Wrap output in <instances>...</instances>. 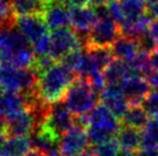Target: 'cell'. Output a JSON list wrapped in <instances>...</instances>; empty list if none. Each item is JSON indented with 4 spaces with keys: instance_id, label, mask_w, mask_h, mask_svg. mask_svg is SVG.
I'll use <instances>...</instances> for the list:
<instances>
[{
    "instance_id": "1",
    "label": "cell",
    "mask_w": 158,
    "mask_h": 156,
    "mask_svg": "<svg viewBox=\"0 0 158 156\" xmlns=\"http://www.w3.org/2000/svg\"><path fill=\"white\" fill-rule=\"evenodd\" d=\"M76 78V74L68 69L66 65L56 63L40 76L36 90L45 103H56L64 100L67 91Z\"/></svg>"
},
{
    "instance_id": "2",
    "label": "cell",
    "mask_w": 158,
    "mask_h": 156,
    "mask_svg": "<svg viewBox=\"0 0 158 156\" xmlns=\"http://www.w3.org/2000/svg\"><path fill=\"white\" fill-rule=\"evenodd\" d=\"M87 117V135L89 143L97 146L113 140L121 129V121L114 116L112 111L103 103L97 104Z\"/></svg>"
},
{
    "instance_id": "3",
    "label": "cell",
    "mask_w": 158,
    "mask_h": 156,
    "mask_svg": "<svg viewBox=\"0 0 158 156\" xmlns=\"http://www.w3.org/2000/svg\"><path fill=\"white\" fill-rule=\"evenodd\" d=\"M99 99L101 96L92 88L89 80L76 78V80L67 91L64 102L70 113L77 117L90 113L98 104Z\"/></svg>"
},
{
    "instance_id": "4",
    "label": "cell",
    "mask_w": 158,
    "mask_h": 156,
    "mask_svg": "<svg viewBox=\"0 0 158 156\" xmlns=\"http://www.w3.org/2000/svg\"><path fill=\"white\" fill-rule=\"evenodd\" d=\"M38 75L31 68H16L10 64L0 67V86L4 91L26 93L36 90Z\"/></svg>"
},
{
    "instance_id": "5",
    "label": "cell",
    "mask_w": 158,
    "mask_h": 156,
    "mask_svg": "<svg viewBox=\"0 0 158 156\" xmlns=\"http://www.w3.org/2000/svg\"><path fill=\"white\" fill-rule=\"evenodd\" d=\"M88 35H81L68 28L52 31L50 36V55L56 61H61L68 53L87 47Z\"/></svg>"
},
{
    "instance_id": "6",
    "label": "cell",
    "mask_w": 158,
    "mask_h": 156,
    "mask_svg": "<svg viewBox=\"0 0 158 156\" xmlns=\"http://www.w3.org/2000/svg\"><path fill=\"white\" fill-rule=\"evenodd\" d=\"M0 48L4 54V63H6L21 53L31 51L32 45L14 23L0 30Z\"/></svg>"
},
{
    "instance_id": "7",
    "label": "cell",
    "mask_w": 158,
    "mask_h": 156,
    "mask_svg": "<svg viewBox=\"0 0 158 156\" xmlns=\"http://www.w3.org/2000/svg\"><path fill=\"white\" fill-rule=\"evenodd\" d=\"M74 124L75 118L73 114L67 108L64 100H61L56 103L50 104L45 122L42 126L46 127L48 130H50L52 133L61 139L62 135H66L74 126Z\"/></svg>"
},
{
    "instance_id": "8",
    "label": "cell",
    "mask_w": 158,
    "mask_h": 156,
    "mask_svg": "<svg viewBox=\"0 0 158 156\" xmlns=\"http://www.w3.org/2000/svg\"><path fill=\"white\" fill-rule=\"evenodd\" d=\"M120 35V28L112 18L98 20L89 31L85 48L111 47Z\"/></svg>"
},
{
    "instance_id": "9",
    "label": "cell",
    "mask_w": 158,
    "mask_h": 156,
    "mask_svg": "<svg viewBox=\"0 0 158 156\" xmlns=\"http://www.w3.org/2000/svg\"><path fill=\"white\" fill-rule=\"evenodd\" d=\"M15 26L22 32L31 45L48 37V26L42 14L15 18Z\"/></svg>"
},
{
    "instance_id": "10",
    "label": "cell",
    "mask_w": 158,
    "mask_h": 156,
    "mask_svg": "<svg viewBox=\"0 0 158 156\" xmlns=\"http://www.w3.org/2000/svg\"><path fill=\"white\" fill-rule=\"evenodd\" d=\"M89 145L85 127L74 125L60 139V153L64 156H76L87 149Z\"/></svg>"
},
{
    "instance_id": "11",
    "label": "cell",
    "mask_w": 158,
    "mask_h": 156,
    "mask_svg": "<svg viewBox=\"0 0 158 156\" xmlns=\"http://www.w3.org/2000/svg\"><path fill=\"white\" fill-rule=\"evenodd\" d=\"M48 29L52 31L67 28L70 24L69 7L65 1L60 0H48L45 10L43 13Z\"/></svg>"
},
{
    "instance_id": "12",
    "label": "cell",
    "mask_w": 158,
    "mask_h": 156,
    "mask_svg": "<svg viewBox=\"0 0 158 156\" xmlns=\"http://www.w3.org/2000/svg\"><path fill=\"white\" fill-rule=\"evenodd\" d=\"M36 129H38V125L34 114L26 109L7 119L6 133L9 138H26L32 135Z\"/></svg>"
},
{
    "instance_id": "13",
    "label": "cell",
    "mask_w": 158,
    "mask_h": 156,
    "mask_svg": "<svg viewBox=\"0 0 158 156\" xmlns=\"http://www.w3.org/2000/svg\"><path fill=\"white\" fill-rule=\"evenodd\" d=\"M120 87L123 90V96H126L131 106H140L150 92V84L148 79L142 76H132L125 79Z\"/></svg>"
},
{
    "instance_id": "14",
    "label": "cell",
    "mask_w": 158,
    "mask_h": 156,
    "mask_svg": "<svg viewBox=\"0 0 158 156\" xmlns=\"http://www.w3.org/2000/svg\"><path fill=\"white\" fill-rule=\"evenodd\" d=\"M102 103L110 109L114 116L121 119L129 109V102L123 96L120 85H107L101 93Z\"/></svg>"
},
{
    "instance_id": "15",
    "label": "cell",
    "mask_w": 158,
    "mask_h": 156,
    "mask_svg": "<svg viewBox=\"0 0 158 156\" xmlns=\"http://www.w3.org/2000/svg\"><path fill=\"white\" fill-rule=\"evenodd\" d=\"M70 12V25L77 33L88 35L92 26L98 21L96 12L90 7H72Z\"/></svg>"
},
{
    "instance_id": "16",
    "label": "cell",
    "mask_w": 158,
    "mask_h": 156,
    "mask_svg": "<svg viewBox=\"0 0 158 156\" xmlns=\"http://www.w3.org/2000/svg\"><path fill=\"white\" fill-rule=\"evenodd\" d=\"M27 109V102L22 93L1 91L0 93V116L8 119Z\"/></svg>"
},
{
    "instance_id": "17",
    "label": "cell",
    "mask_w": 158,
    "mask_h": 156,
    "mask_svg": "<svg viewBox=\"0 0 158 156\" xmlns=\"http://www.w3.org/2000/svg\"><path fill=\"white\" fill-rule=\"evenodd\" d=\"M111 51L114 59L125 61V62L133 61L141 52L136 39L121 35L111 46Z\"/></svg>"
},
{
    "instance_id": "18",
    "label": "cell",
    "mask_w": 158,
    "mask_h": 156,
    "mask_svg": "<svg viewBox=\"0 0 158 156\" xmlns=\"http://www.w3.org/2000/svg\"><path fill=\"white\" fill-rule=\"evenodd\" d=\"M107 85H120L127 78L135 76L129 62L121 60H113L103 71Z\"/></svg>"
},
{
    "instance_id": "19",
    "label": "cell",
    "mask_w": 158,
    "mask_h": 156,
    "mask_svg": "<svg viewBox=\"0 0 158 156\" xmlns=\"http://www.w3.org/2000/svg\"><path fill=\"white\" fill-rule=\"evenodd\" d=\"M48 0H9V6L15 18L44 13Z\"/></svg>"
},
{
    "instance_id": "20",
    "label": "cell",
    "mask_w": 158,
    "mask_h": 156,
    "mask_svg": "<svg viewBox=\"0 0 158 156\" xmlns=\"http://www.w3.org/2000/svg\"><path fill=\"white\" fill-rule=\"evenodd\" d=\"M117 141L123 150L137 152L142 147V132L134 127L123 125L117 135Z\"/></svg>"
},
{
    "instance_id": "21",
    "label": "cell",
    "mask_w": 158,
    "mask_h": 156,
    "mask_svg": "<svg viewBox=\"0 0 158 156\" xmlns=\"http://www.w3.org/2000/svg\"><path fill=\"white\" fill-rule=\"evenodd\" d=\"M121 124L125 126L134 127L136 130L144 129L149 123V114L145 111L142 106H132L120 119Z\"/></svg>"
},
{
    "instance_id": "22",
    "label": "cell",
    "mask_w": 158,
    "mask_h": 156,
    "mask_svg": "<svg viewBox=\"0 0 158 156\" xmlns=\"http://www.w3.org/2000/svg\"><path fill=\"white\" fill-rule=\"evenodd\" d=\"M30 139L26 138H9L5 142L4 147L0 149V156H24L30 150Z\"/></svg>"
},
{
    "instance_id": "23",
    "label": "cell",
    "mask_w": 158,
    "mask_h": 156,
    "mask_svg": "<svg viewBox=\"0 0 158 156\" xmlns=\"http://www.w3.org/2000/svg\"><path fill=\"white\" fill-rule=\"evenodd\" d=\"M120 2L125 16L123 23H133L137 21L143 14L148 12V5L145 0H123Z\"/></svg>"
},
{
    "instance_id": "24",
    "label": "cell",
    "mask_w": 158,
    "mask_h": 156,
    "mask_svg": "<svg viewBox=\"0 0 158 156\" xmlns=\"http://www.w3.org/2000/svg\"><path fill=\"white\" fill-rule=\"evenodd\" d=\"M142 148L143 149L158 148V116L152 117L142 131Z\"/></svg>"
},
{
    "instance_id": "25",
    "label": "cell",
    "mask_w": 158,
    "mask_h": 156,
    "mask_svg": "<svg viewBox=\"0 0 158 156\" xmlns=\"http://www.w3.org/2000/svg\"><path fill=\"white\" fill-rule=\"evenodd\" d=\"M119 146L117 139L106 141L104 143L94 146V152L96 154V156H118L119 154Z\"/></svg>"
},
{
    "instance_id": "26",
    "label": "cell",
    "mask_w": 158,
    "mask_h": 156,
    "mask_svg": "<svg viewBox=\"0 0 158 156\" xmlns=\"http://www.w3.org/2000/svg\"><path fill=\"white\" fill-rule=\"evenodd\" d=\"M136 40H137V43H139L141 52L151 54V53H154L158 47V41L152 37V36L150 35L149 31L143 33V35H141Z\"/></svg>"
},
{
    "instance_id": "27",
    "label": "cell",
    "mask_w": 158,
    "mask_h": 156,
    "mask_svg": "<svg viewBox=\"0 0 158 156\" xmlns=\"http://www.w3.org/2000/svg\"><path fill=\"white\" fill-rule=\"evenodd\" d=\"M149 116H158V91H151L141 104Z\"/></svg>"
},
{
    "instance_id": "28",
    "label": "cell",
    "mask_w": 158,
    "mask_h": 156,
    "mask_svg": "<svg viewBox=\"0 0 158 156\" xmlns=\"http://www.w3.org/2000/svg\"><path fill=\"white\" fill-rule=\"evenodd\" d=\"M107 7H109L111 18L120 26L125 22V16H123V8H121V2L119 0H112L110 4H107Z\"/></svg>"
},
{
    "instance_id": "29",
    "label": "cell",
    "mask_w": 158,
    "mask_h": 156,
    "mask_svg": "<svg viewBox=\"0 0 158 156\" xmlns=\"http://www.w3.org/2000/svg\"><path fill=\"white\" fill-rule=\"evenodd\" d=\"M147 79L150 84V87L154 88L155 91H158V71L152 70V72L147 77Z\"/></svg>"
},
{
    "instance_id": "30",
    "label": "cell",
    "mask_w": 158,
    "mask_h": 156,
    "mask_svg": "<svg viewBox=\"0 0 158 156\" xmlns=\"http://www.w3.org/2000/svg\"><path fill=\"white\" fill-rule=\"evenodd\" d=\"M68 7H85L89 4V0H66L65 1Z\"/></svg>"
},
{
    "instance_id": "31",
    "label": "cell",
    "mask_w": 158,
    "mask_h": 156,
    "mask_svg": "<svg viewBox=\"0 0 158 156\" xmlns=\"http://www.w3.org/2000/svg\"><path fill=\"white\" fill-rule=\"evenodd\" d=\"M150 63H151L152 70L158 71V48L154 53L150 54Z\"/></svg>"
},
{
    "instance_id": "32",
    "label": "cell",
    "mask_w": 158,
    "mask_h": 156,
    "mask_svg": "<svg viewBox=\"0 0 158 156\" xmlns=\"http://www.w3.org/2000/svg\"><path fill=\"white\" fill-rule=\"evenodd\" d=\"M149 33L158 41V18L154 20L149 29Z\"/></svg>"
},
{
    "instance_id": "33",
    "label": "cell",
    "mask_w": 158,
    "mask_h": 156,
    "mask_svg": "<svg viewBox=\"0 0 158 156\" xmlns=\"http://www.w3.org/2000/svg\"><path fill=\"white\" fill-rule=\"evenodd\" d=\"M135 156H158V152L156 149H142L136 153Z\"/></svg>"
},
{
    "instance_id": "34",
    "label": "cell",
    "mask_w": 158,
    "mask_h": 156,
    "mask_svg": "<svg viewBox=\"0 0 158 156\" xmlns=\"http://www.w3.org/2000/svg\"><path fill=\"white\" fill-rule=\"evenodd\" d=\"M148 13H149L152 18H158V0L156 2L148 6Z\"/></svg>"
},
{
    "instance_id": "35",
    "label": "cell",
    "mask_w": 158,
    "mask_h": 156,
    "mask_svg": "<svg viewBox=\"0 0 158 156\" xmlns=\"http://www.w3.org/2000/svg\"><path fill=\"white\" fill-rule=\"evenodd\" d=\"M112 0H89V4H91L94 7H98V6H104V5L110 4Z\"/></svg>"
},
{
    "instance_id": "36",
    "label": "cell",
    "mask_w": 158,
    "mask_h": 156,
    "mask_svg": "<svg viewBox=\"0 0 158 156\" xmlns=\"http://www.w3.org/2000/svg\"><path fill=\"white\" fill-rule=\"evenodd\" d=\"M24 156H46V155H45L44 153L37 150V149H30Z\"/></svg>"
},
{
    "instance_id": "37",
    "label": "cell",
    "mask_w": 158,
    "mask_h": 156,
    "mask_svg": "<svg viewBox=\"0 0 158 156\" xmlns=\"http://www.w3.org/2000/svg\"><path fill=\"white\" fill-rule=\"evenodd\" d=\"M6 126H7V119L2 116H0V133L1 132L6 133Z\"/></svg>"
},
{
    "instance_id": "38",
    "label": "cell",
    "mask_w": 158,
    "mask_h": 156,
    "mask_svg": "<svg viewBox=\"0 0 158 156\" xmlns=\"http://www.w3.org/2000/svg\"><path fill=\"white\" fill-rule=\"evenodd\" d=\"M7 139H8L7 133H5V132H1V133H0V149L4 147L5 142L7 141Z\"/></svg>"
},
{
    "instance_id": "39",
    "label": "cell",
    "mask_w": 158,
    "mask_h": 156,
    "mask_svg": "<svg viewBox=\"0 0 158 156\" xmlns=\"http://www.w3.org/2000/svg\"><path fill=\"white\" fill-rule=\"evenodd\" d=\"M79 156H96V154H95V152H94V149L87 148V149H85V150H83V152L81 153Z\"/></svg>"
},
{
    "instance_id": "40",
    "label": "cell",
    "mask_w": 158,
    "mask_h": 156,
    "mask_svg": "<svg viewBox=\"0 0 158 156\" xmlns=\"http://www.w3.org/2000/svg\"><path fill=\"white\" fill-rule=\"evenodd\" d=\"M118 156H135L133 154V152H128V150H121V152H119Z\"/></svg>"
},
{
    "instance_id": "41",
    "label": "cell",
    "mask_w": 158,
    "mask_h": 156,
    "mask_svg": "<svg viewBox=\"0 0 158 156\" xmlns=\"http://www.w3.org/2000/svg\"><path fill=\"white\" fill-rule=\"evenodd\" d=\"M2 63H4V54H2L1 48H0V67L2 65Z\"/></svg>"
},
{
    "instance_id": "42",
    "label": "cell",
    "mask_w": 158,
    "mask_h": 156,
    "mask_svg": "<svg viewBox=\"0 0 158 156\" xmlns=\"http://www.w3.org/2000/svg\"><path fill=\"white\" fill-rule=\"evenodd\" d=\"M60 1H66V0H60Z\"/></svg>"
},
{
    "instance_id": "43",
    "label": "cell",
    "mask_w": 158,
    "mask_h": 156,
    "mask_svg": "<svg viewBox=\"0 0 158 156\" xmlns=\"http://www.w3.org/2000/svg\"><path fill=\"white\" fill-rule=\"evenodd\" d=\"M120 1H123V0H120Z\"/></svg>"
},
{
    "instance_id": "44",
    "label": "cell",
    "mask_w": 158,
    "mask_h": 156,
    "mask_svg": "<svg viewBox=\"0 0 158 156\" xmlns=\"http://www.w3.org/2000/svg\"><path fill=\"white\" fill-rule=\"evenodd\" d=\"M7 1H9V0H7Z\"/></svg>"
}]
</instances>
